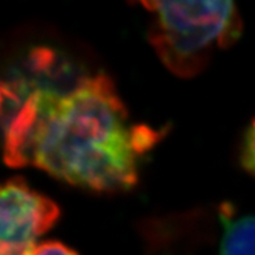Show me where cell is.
Instances as JSON below:
<instances>
[{"mask_svg": "<svg viewBox=\"0 0 255 255\" xmlns=\"http://www.w3.org/2000/svg\"><path fill=\"white\" fill-rule=\"evenodd\" d=\"M4 160L34 167L94 191L133 188L158 131L131 123L106 74L59 90L34 81L3 82Z\"/></svg>", "mask_w": 255, "mask_h": 255, "instance_id": "6da1fadb", "label": "cell"}, {"mask_svg": "<svg viewBox=\"0 0 255 255\" xmlns=\"http://www.w3.org/2000/svg\"><path fill=\"white\" fill-rule=\"evenodd\" d=\"M150 14L148 40L165 67L182 78L205 71L218 50L231 47L242 33L232 1H142Z\"/></svg>", "mask_w": 255, "mask_h": 255, "instance_id": "7a4b0ae2", "label": "cell"}, {"mask_svg": "<svg viewBox=\"0 0 255 255\" xmlns=\"http://www.w3.org/2000/svg\"><path fill=\"white\" fill-rule=\"evenodd\" d=\"M59 216L56 203L31 189L24 178L7 180L1 186L0 255H30Z\"/></svg>", "mask_w": 255, "mask_h": 255, "instance_id": "3957f363", "label": "cell"}, {"mask_svg": "<svg viewBox=\"0 0 255 255\" xmlns=\"http://www.w3.org/2000/svg\"><path fill=\"white\" fill-rule=\"evenodd\" d=\"M220 255H255V216L225 218Z\"/></svg>", "mask_w": 255, "mask_h": 255, "instance_id": "277c9868", "label": "cell"}, {"mask_svg": "<svg viewBox=\"0 0 255 255\" xmlns=\"http://www.w3.org/2000/svg\"><path fill=\"white\" fill-rule=\"evenodd\" d=\"M241 163L246 171L255 176V119L244 137L241 148Z\"/></svg>", "mask_w": 255, "mask_h": 255, "instance_id": "5b68a950", "label": "cell"}, {"mask_svg": "<svg viewBox=\"0 0 255 255\" xmlns=\"http://www.w3.org/2000/svg\"><path fill=\"white\" fill-rule=\"evenodd\" d=\"M30 255H78L73 249L59 241L42 242L34 249Z\"/></svg>", "mask_w": 255, "mask_h": 255, "instance_id": "8992f818", "label": "cell"}]
</instances>
